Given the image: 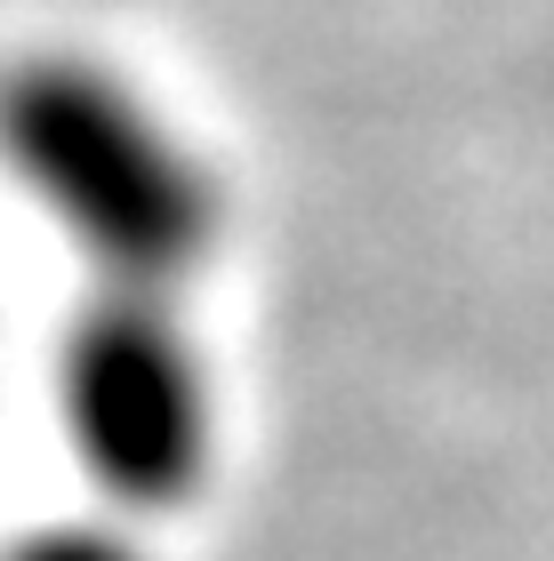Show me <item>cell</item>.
Listing matches in <instances>:
<instances>
[{"label":"cell","mask_w":554,"mask_h":561,"mask_svg":"<svg viewBox=\"0 0 554 561\" xmlns=\"http://www.w3.org/2000/svg\"><path fill=\"white\" fill-rule=\"evenodd\" d=\"M0 169L81 249L97 289H161L210 273L225 185L129 72L41 48L0 72Z\"/></svg>","instance_id":"cell-1"},{"label":"cell","mask_w":554,"mask_h":561,"mask_svg":"<svg viewBox=\"0 0 554 561\" xmlns=\"http://www.w3.org/2000/svg\"><path fill=\"white\" fill-rule=\"evenodd\" d=\"M57 425L81 473L129 514H161L201 490L217 449V401L178 297L89 289L57 345Z\"/></svg>","instance_id":"cell-2"},{"label":"cell","mask_w":554,"mask_h":561,"mask_svg":"<svg viewBox=\"0 0 554 561\" xmlns=\"http://www.w3.org/2000/svg\"><path fill=\"white\" fill-rule=\"evenodd\" d=\"M0 561H145V546L113 522H41L0 546Z\"/></svg>","instance_id":"cell-3"}]
</instances>
